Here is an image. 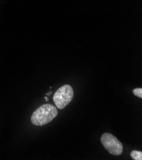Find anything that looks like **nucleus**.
Returning <instances> with one entry per match:
<instances>
[{
    "instance_id": "obj_6",
    "label": "nucleus",
    "mask_w": 142,
    "mask_h": 160,
    "mask_svg": "<svg viewBox=\"0 0 142 160\" xmlns=\"http://www.w3.org/2000/svg\"><path fill=\"white\" fill-rule=\"evenodd\" d=\"M51 93H52V92H51V91H50V92H49V93H48V94H47V96H49V95H50V94H51Z\"/></svg>"
},
{
    "instance_id": "obj_4",
    "label": "nucleus",
    "mask_w": 142,
    "mask_h": 160,
    "mask_svg": "<svg viewBox=\"0 0 142 160\" xmlns=\"http://www.w3.org/2000/svg\"><path fill=\"white\" fill-rule=\"evenodd\" d=\"M131 156L135 160H142V152L140 151H133L131 152Z\"/></svg>"
},
{
    "instance_id": "obj_1",
    "label": "nucleus",
    "mask_w": 142,
    "mask_h": 160,
    "mask_svg": "<svg viewBox=\"0 0 142 160\" xmlns=\"http://www.w3.org/2000/svg\"><path fill=\"white\" fill-rule=\"evenodd\" d=\"M57 114L58 111L56 107L51 104H45L34 112L31 121L34 125L42 126L51 122Z\"/></svg>"
},
{
    "instance_id": "obj_7",
    "label": "nucleus",
    "mask_w": 142,
    "mask_h": 160,
    "mask_svg": "<svg viewBox=\"0 0 142 160\" xmlns=\"http://www.w3.org/2000/svg\"><path fill=\"white\" fill-rule=\"evenodd\" d=\"M45 99L46 100V101H49V98H47V97H45Z\"/></svg>"
},
{
    "instance_id": "obj_3",
    "label": "nucleus",
    "mask_w": 142,
    "mask_h": 160,
    "mask_svg": "<svg viewBox=\"0 0 142 160\" xmlns=\"http://www.w3.org/2000/svg\"><path fill=\"white\" fill-rule=\"evenodd\" d=\"M101 142L104 148L111 154L120 156L123 152L122 143L112 134L105 133L101 138Z\"/></svg>"
},
{
    "instance_id": "obj_2",
    "label": "nucleus",
    "mask_w": 142,
    "mask_h": 160,
    "mask_svg": "<svg viewBox=\"0 0 142 160\" xmlns=\"http://www.w3.org/2000/svg\"><path fill=\"white\" fill-rule=\"evenodd\" d=\"M73 89L68 84L58 89L54 95V102L59 109H64L73 100Z\"/></svg>"
},
{
    "instance_id": "obj_5",
    "label": "nucleus",
    "mask_w": 142,
    "mask_h": 160,
    "mask_svg": "<svg viewBox=\"0 0 142 160\" xmlns=\"http://www.w3.org/2000/svg\"><path fill=\"white\" fill-rule=\"evenodd\" d=\"M133 92L136 97L142 98V88H136L133 90Z\"/></svg>"
}]
</instances>
